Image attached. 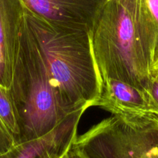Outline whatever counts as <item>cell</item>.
Masks as SVG:
<instances>
[{"label": "cell", "mask_w": 158, "mask_h": 158, "mask_svg": "<svg viewBox=\"0 0 158 158\" xmlns=\"http://www.w3.org/2000/svg\"><path fill=\"white\" fill-rule=\"evenodd\" d=\"M89 33L100 82L147 89L158 30L145 0H106Z\"/></svg>", "instance_id": "1"}, {"label": "cell", "mask_w": 158, "mask_h": 158, "mask_svg": "<svg viewBox=\"0 0 158 158\" xmlns=\"http://www.w3.org/2000/svg\"><path fill=\"white\" fill-rule=\"evenodd\" d=\"M27 19L45 58L60 108L66 115L92 107L101 82L89 32L50 25L26 7Z\"/></svg>", "instance_id": "2"}, {"label": "cell", "mask_w": 158, "mask_h": 158, "mask_svg": "<svg viewBox=\"0 0 158 158\" xmlns=\"http://www.w3.org/2000/svg\"><path fill=\"white\" fill-rule=\"evenodd\" d=\"M9 91L19 116L21 142L48 134L70 115L60 108L27 12Z\"/></svg>", "instance_id": "3"}, {"label": "cell", "mask_w": 158, "mask_h": 158, "mask_svg": "<svg viewBox=\"0 0 158 158\" xmlns=\"http://www.w3.org/2000/svg\"><path fill=\"white\" fill-rule=\"evenodd\" d=\"M158 125L118 121L103 130L88 150L89 158H153Z\"/></svg>", "instance_id": "4"}, {"label": "cell", "mask_w": 158, "mask_h": 158, "mask_svg": "<svg viewBox=\"0 0 158 158\" xmlns=\"http://www.w3.org/2000/svg\"><path fill=\"white\" fill-rule=\"evenodd\" d=\"M92 106L127 120L158 117V107L148 89L111 79L102 81Z\"/></svg>", "instance_id": "5"}, {"label": "cell", "mask_w": 158, "mask_h": 158, "mask_svg": "<svg viewBox=\"0 0 158 158\" xmlns=\"http://www.w3.org/2000/svg\"><path fill=\"white\" fill-rule=\"evenodd\" d=\"M33 14L50 25L70 31L89 32L106 0H22Z\"/></svg>", "instance_id": "6"}, {"label": "cell", "mask_w": 158, "mask_h": 158, "mask_svg": "<svg viewBox=\"0 0 158 158\" xmlns=\"http://www.w3.org/2000/svg\"><path fill=\"white\" fill-rule=\"evenodd\" d=\"M85 111L67 117L48 134L16 144L0 158H61L77 137V126Z\"/></svg>", "instance_id": "7"}, {"label": "cell", "mask_w": 158, "mask_h": 158, "mask_svg": "<svg viewBox=\"0 0 158 158\" xmlns=\"http://www.w3.org/2000/svg\"><path fill=\"white\" fill-rule=\"evenodd\" d=\"M25 15L22 0H0V85L8 90Z\"/></svg>", "instance_id": "8"}, {"label": "cell", "mask_w": 158, "mask_h": 158, "mask_svg": "<svg viewBox=\"0 0 158 158\" xmlns=\"http://www.w3.org/2000/svg\"><path fill=\"white\" fill-rule=\"evenodd\" d=\"M0 118L17 143L21 142V128L10 91L0 85Z\"/></svg>", "instance_id": "9"}, {"label": "cell", "mask_w": 158, "mask_h": 158, "mask_svg": "<svg viewBox=\"0 0 158 158\" xmlns=\"http://www.w3.org/2000/svg\"><path fill=\"white\" fill-rule=\"evenodd\" d=\"M16 144L17 142L0 118V154L10 150Z\"/></svg>", "instance_id": "10"}, {"label": "cell", "mask_w": 158, "mask_h": 158, "mask_svg": "<svg viewBox=\"0 0 158 158\" xmlns=\"http://www.w3.org/2000/svg\"><path fill=\"white\" fill-rule=\"evenodd\" d=\"M149 92L151 94L155 103L158 107V74L155 72H150V77L148 82Z\"/></svg>", "instance_id": "11"}, {"label": "cell", "mask_w": 158, "mask_h": 158, "mask_svg": "<svg viewBox=\"0 0 158 158\" xmlns=\"http://www.w3.org/2000/svg\"><path fill=\"white\" fill-rule=\"evenodd\" d=\"M145 2L158 30V0H145Z\"/></svg>", "instance_id": "12"}, {"label": "cell", "mask_w": 158, "mask_h": 158, "mask_svg": "<svg viewBox=\"0 0 158 158\" xmlns=\"http://www.w3.org/2000/svg\"><path fill=\"white\" fill-rule=\"evenodd\" d=\"M64 158H89L85 153H83L78 147H76L74 142L64 156Z\"/></svg>", "instance_id": "13"}, {"label": "cell", "mask_w": 158, "mask_h": 158, "mask_svg": "<svg viewBox=\"0 0 158 158\" xmlns=\"http://www.w3.org/2000/svg\"><path fill=\"white\" fill-rule=\"evenodd\" d=\"M150 72H155L158 74V44L156 45L154 55H153V62H152L151 68H150Z\"/></svg>", "instance_id": "14"}, {"label": "cell", "mask_w": 158, "mask_h": 158, "mask_svg": "<svg viewBox=\"0 0 158 158\" xmlns=\"http://www.w3.org/2000/svg\"><path fill=\"white\" fill-rule=\"evenodd\" d=\"M153 158H158V145L156 146L154 153H153Z\"/></svg>", "instance_id": "15"}, {"label": "cell", "mask_w": 158, "mask_h": 158, "mask_svg": "<svg viewBox=\"0 0 158 158\" xmlns=\"http://www.w3.org/2000/svg\"><path fill=\"white\" fill-rule=\"evenodd\" d=\"M64 156H62V157H61V158H64Z\"/></svg>", "instance_id": "16"}]
</instances>
